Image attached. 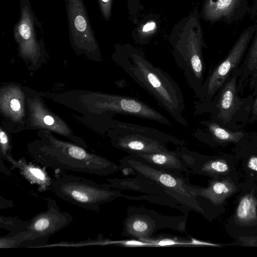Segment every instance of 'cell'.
Instances as JSON below:
<instances>
[{
    "label": "cell",
    "mask_w": 257,
    "mask_h": 257,
    "mask_svg": "<svg viewBox=\"0 0 257 257\" xmlns=\"http://www.w3.org/2000/svg\"><path fill=\"white\" fill-rule=\"evenodd\" d=\"M116 62L177 122L188 127L183 115L185 103L182 92L167 72L154 66L140 52L124 51L117 57Z\"/></svg>",
    "instance_id": "cell-1"
},
{
    "label": "cell",
    "mask_w": 257,
    "mask_h": 257,
    "mask_svg": "<svg viewBox=\"0 0 257 257\" xmlns=\"http://www.w3.org/2000/svg\"><path fill=\"white\" fill-rule=\"evenodd\" d=\"M46 149L32 152L34 161L47 168L107 176L120 170V166L103 157L78 146L54 143Z\"/></svg>",
    "instance_id": "cell-2"
},
{
    "label": "cell",
    "mask_w": 257,
    "mask_h": 257,
    "mask_svg": "<svg viewBox=\"0 0 257 257\" xmlns=\"http://www.w3.org/2000/svg\"><path fill=\"white\" fill-rule=\"evenodd\" d=\"M50 187L59 198L97 213L102 205L124 196L117 189L73 175H62L54 178Z\"/></svg>",
    "instance_id": "cell-3"
},
{
    "label": "cell",
    "mask_w": 257,
    "mask_h": 257,
    "mask_svg": "<svg viewBox=\"0 0 257 257\" xmlns=\"http://www.w3.org/2000/svg\"><path fill=\"white\" fill-rule=\"evenodd\" d=\"M113 146L128 154L170 151L168 145L184 146L183 140L157 129L131 122L116 121L112 135Z\"/></svg>",
    "instance_id": "cell-4"
},
{
    "label": "cell",
    "mask_w": 257,
    "mask_h": 257,
    "mask_svg": "<svg viewBox=\"0 0 257 257\" xmlns=\"http://www.w3.org/2000/svg\"><path fill=\"white\" fill-rule=\"evenodd\" d=\"M120 170H132L153 182L168 191L183 207L190 210L203 212L197 198L188 190V181L172 173L165 171L146 163L139 158L128 154L119 161Z\"/></svg>",
    "instance_id": "cell-5"
},
{
    "label": "cell",
    "mask_w": 257,
    "mask_h": 257,
    "mask_svg": "<svg viewBox=\"0 0 257 257\" xmlns=\"http://www.w3.org/2000/svg\"><path fill=\"white\" fill-rule=\"evenodd\" d=\"M123 222L122 234L140 240L149 238L158 230L169 228L178 230L184 229L183 217H169L148 209L130 207Z\"/></svg>",
    "instance_id": "cell-6"
},
{
    "label": "cell",
    "mask_w": 257,
    "mask_h": 257,
    "mask_svg": "<svg viewBox=\"0 0 257 257\" xmlns=\"http://www.w3.org/2000/svg\"><path fill=\"white\" fill-rule=\"evenodd\" d=\"M46 201L47 209L28 221L23 230L26 237L23 246L45 244L49 237L72 222V216L67 212L61 210L56 200L47 198Z\"/></svg>",
    "instance_id": "cell-7"
},
{
    "label": "cell",
    "mask_w": 257,
    "mask_h": 257,
    "mask_svg": "<svg viewBox=\"0 0 257 257\" xmlns=\"http://www.w3.org/2000/svg\"><path fill=\"white\" fill-rule=\"evenodd\" d=\"M257 29V23L240 34L226 58L213 70L196 95L199 98L212 96L225 82L230 72L241 60Z\"/></svg>",
    "instance_id": "cell-8"
},
{
    "label": "cell",
    "mask_w": 257,
    "mask_h": 257,
    "mask_svg": "<svg viewBox=\"0 0 257 257\" xmlns=\"http://www.w3.org/2000/svg\"><path fill=\"white\" fill-rule=\"evenodd\" d=\"M107 181L108 184H104L106 187L115 189H128L141 192L147 194V196L154 197L155 201H158L159 203L158 198L164 205L174 207L176 206V201L168 191L156 183L139 174H137L135 178H108Z\"/></svg>",
    "instance_id": "cell-9"
},
{
    "label": "cell",
    "mask_w": 257,
    "mask_h": 257,
    "mask_svg": "<svg viewBox=\"0 0 257 257\" xmlns=\"http://www.w3.org/2000/svg\"><path fill=\"white\" fill-rule=\"evenodd\" d=\"M248 11L247 0H208L204 10L209 20L228 25L241 21Z\"/></svg>",
    "instance_id": "cell-10"
},
{
    "label": "cell",
    "mask_w": 257,
    "mask_h": 257,
    "mask_svg": "<svg viewBox=\"0 0 257 257\" xmlns=\"http://www.w3.org/2000/svg\"><path fill=\"white\" fill-rule=\"evenodd\" d=\"M69 34L74 40H94L83 0H65Z\"/></svg>",
    "instance_id": "cell-11"
},
{
    "label": "cell",
    "mask_w": 257,
    "mask_h": 257,
    "mask_svg": "<svg viewBox=\"0 0 257 257\" xmlns=\"http://www.w3.org/2000/svg\"><path fill=\"white\" fill-rule=\"evenodd\" d=\"M130 155L135 156L146 163L165 171L176 173L189 171L177 150L174 151L170 150Z\"/></svg>",
    "instance_id": "cell-12"
},
{
    "label": "cell",
    "mask_w": 257,
    "mask_h": 257,
    "mask_svg": "<svg viewBox=\"0 0 257 257\" xmlns=\"http://www.w3.org/2000/svg\"><path fill=\"white\" fill-rule=\"evenodd\" d=\"M236 83V78L233 77L225 84L216 104L217 117L224 124L231 120L241 104L237 95Z\"/></svg>",
    "instance_id": "cell-13"
},
{
    "label": "cell",
    "mask_w": 257,
    "mask_h": 257,
    "mask_svg": "<svg viewBox=\"0 0 257 257\" xmlns=\"http://www.w3.org/2000/svg\"><path fill=\"white\" fill-rule=\"evenodd\" d=\"M188 190L196 198H205L217 205L231 195L235 188L231 183L224 180L213 181L206 188L197 187L188 183Z\"/></svg>",
    "instance_id": "cell-14"
},
{
    "label": "cell",
    "mask_w": 257,
    "mask_h": 257,
    "mask_svg": "<svg viewBox=\"0 0 257 257\" xmlns=\"http://www.w3.org/2000/svg\"><path fill=\"white\" fill-rule=\"evenodd\" d=\"M12 166L13 168L19 169L28 181L37 185L40 189L45 190L48 186H51V180L49 176L43 170L37 166L27 163L24 160L16 161Z\"/></svg>",
    "instance_id": "cell-15"
},
{
    "label": "cell",
    "mask_w": 257,
    "mask_h": 257,
    "mask_svg": "<svg viewBox=\"0 0 257 257\" xmlns=\"http://www.w3.org/2000/svg\"><path fill=\"white\" fill-rule=\"evenodd\" d=\"M257 200L251 194L243 197L236 209V217L241 222L248 223L257 219Z\"/></svg>",
    "instance_id": "cell-16"
},
{
    "label": "cell",
    "mask_w": 257,
    "mask_h": 257,
    "mask_svg": "<svg viewBox=\"0 0 257 257\" xmlns=\"http://www.w3.org/2000/svg\"><path fill=\"white\" fill-rule=\"evenodd\" d=\"M208 133L215 139L221 142H238L244 136L242 132L228 131L215 122H202Z\"/></svg>",
    "instance_id": "cell-17"
},
{
    "label": "cell",
    "mask_w": 257,
    "mask_h": 257,
    "mask_svg": "<svg viewBox=\"0 0 257 257\" xmlns=\"http://www.w3.org/2000/svg\"><path fill=\"white\" fill-rule=\"evenodd\" d=\"M192 171L206 174L223 173L228 170L227 164L221 160H208L201 166H194L190 167Z\"/></svg>",
    "instance_id": "cell-18"
},
{
    "label": "cell",
    "mask_w": 257,
    "mask_h": 257,
    "mask_svg": "<svg viewBox=\"0 0 257 257\" xmlns=\"http://www.w3.org/2000/svg\"><path fill=\"white\" fill-rule=\"evenodd\" d=\"M143 241L148 242L150 246L193 245L191 240H185L176 237H160L157 238L151 237L143 239Z\"/></svg>",
    "instance_id": "cell-19"
},
{
    "label": "cell",
    "mask_w": 257,
    "mask_h": 257,
    "mask_svg": "<svg viewBox=\"0 0 257 257\" xmlns=\"http://www.w3.org/2000/svg\"><path fill=\"white\" fill-rule=\"evenodd\" d=\"M28 221H23L16 217H0V227L9 230L11 234L23 231Z\"/></svg>",
    "instance_id": "cell-20"
},
{
    "label": "cell",
    "mask_w": 257,
    "mask_h": 257,
    "mask_svg": "<svg viewBox=\"0 0 257 257\" xmlns=\"http://www.w3.org/2000/svg\"><path fill=\"white\" fill-rule=\"evenodd\" d=\"M248 54V68L253 70L257 65V29L253 37V40Z\"/></svg>",
    "instance_id": "cell-21"
},
{
    "label": "cell",
    "mask_w": 257,
    "mask_h": 257,
    "mask_svg": "<svg viewBox=\"0 0 257 257\" xmlns=\"http://www.w3.org/2000/svg\"><path fill=\"white\" fill-rule=\"evenodd\" d=\"M247 166L251 170L257 172V157H251L248 160Z\"/></svg>",
    "instance_id": "cell-22"
},
{
    "label": "cell",
    "mask_w": 257,
    "mask_h": 257,
    "mask_svg": "<svg viewBox=\"0 0 257 257\" xmlns=\"http://www.w3.org/2000/svg\"><path fill=\"white\" fill-rule=\"evenodd\" d=\"M0 138H1V143L2 147V149L3 150V152L5 150L6 148V145L7 144L8 140L7 136H6V134L3 132L2 131H1L0 133Z\"/></svg>",
    "instance_id": "cell-23"
},
{
    "label": "cell",
    "mask_w": 257,
    "mask_h": 257,
    "mask_svg": "<svg viewBox=\"0 0 257 257\" xmlns=\"http://www.w3.org/2000/svg\"><path fill=\"white\" fill-rule=\"evenodd\" d=\"M248 11L252 17L257 16V0H253L252 6L249 8Z\"/></svg>",
    "instance_id": "cell-24"
},
{
    "label": "cell",
    "mask_w": 257,
    "mask_h": 257,
    "mask_svg": "<svg viewBox=\"0 0 257 257\" xmlns=\"http://www.w3.org/2000/svg\"><path fill=\"white\" fill-rule=\"evenodd\" d=\"M10 105L11 108L14 111L19 110L21 107L19 101L16 99H14L11 101Z\"/></svg>",
    "instance_id": "cell-25"
},
{
    "label": "cell",
    "mask_w": 257,
    "mask_h": 257,
    "mask_svg": "<svg viewBox=\"0 0 257 257\" xmlns=\"http://www.w3.org/2000/svg\"><path fill=\"white\" fill-rule=\"evenodd\" d=\"M156 26V24L154 22H150L148 23L147 24H146L143 29V31L144 32H148L151 30H153Z\"/></svg>",
    "instance_id": "cell-26"
},
{
    "label": "cell",
    "mask_w": 257,
    "mask_h": 257,
    "mask_svg": "<svg viewBox=\"0 0 257 257\" xmlns=\"http://www.w3.org/2000/svg\"><path fill=\"white\" fill-rule=\"evenodd\" d=\"M99 5L100 6V8L102 11V13L104 15L105 12V8L106 6L108 5V4L110 0H98Z\"/></svg>",
    "instance_id": "cell-27"
},
{
    "label": "cell",
    "mask_w": 257,
    "mask_h": 257,
    "mask_svg": "<svg viewBox=\"0 0 257 257\" xmlns=\"http://www.w3.org/2000/svg\"><path fill=\"white\" fill-rule=\"evenodd\" d=\"M44 121L47 125H52L53 124L54 120L52 117L50 115H47L44 117Z\"/></svg>",
    "instance_id": "cell-28"
},
{
    "label": "cell",
    "mask_w": 257,
    "mask_h": 257,
    "mask_svg": "<svg viewBox=\"0 0 257 257\" xmlns=\"http://www.w3.org/2000/svg\"><path fill=\"white\" fill-rule=\"evenodd\" d=\"M253 114L254 115H257V97L254 101V102L253 105Z\"/></svg>",
    "instance_id": "cell-29"
},
{
    "label": "cell",
    "mask_w": 257,
    "mask_h": 257,
    "mask_svg": "<svg viewBox=\"0 0 257 257\" xmlns=\"http://www.w3.org/2000/svg\"><path fill=\"white\" fill-rule=\"evenodd\" d=\"M254 69H255V74L256 77H257V65Z\"/></svg>",
    "instance_id": "cell-30"
}]
</instances>
